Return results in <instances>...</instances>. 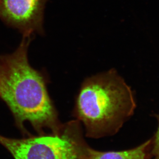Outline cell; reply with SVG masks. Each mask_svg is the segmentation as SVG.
I'll return each instance as SVG.
<instances>
[{
	"mask_svg": "<svg viewBox=\"0 0 159 159\" xmlns=\"http://www.w3.org/2000/svg\"><path fill=\"white\" fill-rule=\"evenodd\" d=\"M33 37L23 36L12 53L0 56V98L19 124L52 127L57 112L47 89L46 76L31 66L28 50Z\"/></svg>",
	"mask_w": 159,
	"mask_h": 159,
	"instance_id": "6da1fadb",
	"label": "cell"
},
{
	"mask_svg": "<svg viewBox=\"0 0 159 159\" xmlns=\"http://www.w3.org/2000/svg\"><path fill=\"white\" fill-rule=\"evenodd\" d=\"M136 104L133 90L115 69L84 80L75 103V112L92 133H116L133 115Z\"/></svg>",
	"mask_w": 159,
	"mask_h": 159,
	"instance_id": "7a4b0ae2",
	"label": "cell"
},
{
	"mask_svg": "<svg viewBox=\"0 0 159 159\" xmlns=\"http://www.w3.org/2000/svg\"><path fill=\"white\" fill-rule=\"evenodd\" d=\"M0 144L15 159H79L75 142L65 135L15 139L0 135Z\"/></svg>",
	"mask_w": 159,
	"mask_h": 159,
	"instance_id": "3957f363",
	"label": "cell"
},
{
	"mask_svg": "<svg viewBox=\"0 0 159 159\" xmlns=\"http://www.w3.org/2000/svg\"><path fill=\"white\" fill-rule=\"evenodd\" d=\"M47 0H0V18L23 36L43 35L44 9Z\"/></svg>",
	"mask_w": 159,
	"mask_h": 159,
	"instance_id": "277c9868",
	"label": "cell"
},
{
	"mask_svg": "<svg viewBox=\"0 0 159 159\" xmlns=\"http://www.w3.org/2000/svg\"><path fill=\"white\" fill-rule=\"evenodd\" d=\"M152 139L129 150L120 152H101L87 149L79 159H151Z\"/></svg>",
	"mask_w": 159,
	"mask_h": 159,
	"instance_id": "5b68a950",
	"label": "cell"
},
{
	"mask_svg": "<svg viewBox=\"0 0 159 159\" xmlns=\"http://www.w3.org/2000/svg\"><path fill=\"white\" fill-rule=\"evenodd\" d=\"M159 126L156 133L152 139V148L150 151L151 159H159Z\"/></svg>",
	"mask_w": 159,
	"mask_h": 159,
	"instance_id": "8992f818",
	"label": "cell"
}]
</instances>
